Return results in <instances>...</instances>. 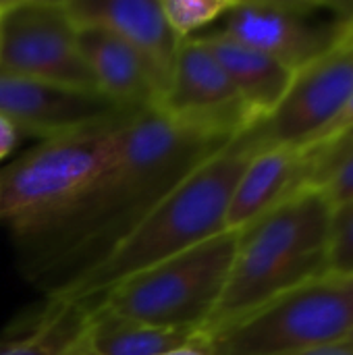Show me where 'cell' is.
I'll list each match as a JSON object with an SVG mask.
<instances>
[{
  "mask_svg": "<svg viewBox=\"0 0 353 355\" xmlns=\"http://www.w3.org/2000/svg\"><path fill=\"white\" fill-rule=\"evenodd\" d=\"M237 241L239 231H223L123 279L92 304L150 327L202 335L223 297Z\"/></svg>",
  "mask_w": 353,
  "mask_h": 355,
  "instance_id": "5",
  "label": "cell"
},
{
  "mask_svg": "<svg viewBox=\"0 0 353 355\" xmlns=\"http://www.w3.org/2000/svg\"><path fill=\"white\" fill-rule=\"evenodd\" d=\"M123 112L141 110L121 108L96 92L62 87L0 71V114L19 133L50 139Z\"/></svg>",
  "mask_w": 353,
  "mask_h": 355,
  "instance_id": "12",
  "label": "cell"
},
{
  "mask_svg": "<svg viewBox=\"0 0 353 355\" xmlns=\"http://www.w3.org/2000/svg\"><path fill=\"white\" fill-rule=\"evenodd\" d=\"M162 355H212V354L204 347L202 337H200V341H198V343H193V345H187V347H181V349H175V352H169V354H162Z\"/></svg>",
  "mask_w": 353,
  "mask_h": 355,
  "instance_id": "23",
  "label": "cell"
},
{
  "mask_svg": "<svg viewBox=\"0 0 353 355\" xmlns=\"http://www.w3.org/2000/svg\"><path fill=\"white\" fill-rule=\"evenodd\" d=\"M135 114L123 112L42 139L0 175V223L15 241L52 223L94 185L112 162L123 129Z\"/></svg>",
  "mask_w": 353,
  "mask_h": 355,
  "instance_id": "4",
  "label": "cell"
},
{
  "mask_svg": "<svg viewBox=\"0 0 353 355\" xmlns=\"http://www.w3.org/2000/svg\"><path fill=\"white\" fill-rule=\"evenodd\" d=\"M350 129H353V94L350 96V100L345 102L343 110L337 114V119L329 125V129L322 133V137L316 141V144H322V141H331V139H337L339 135L347 133Z\"/></svg>",
  "mask_w": 353,
  "mask_h": 355,
  "instance_id": "20",
  "label": "cell"
},
{
  "mask_svg": "<svg viewBox=\"0 0 353 355\" xmlns=\"http://www.w3.org/2000/svg\"><path fill=\"white\" fill-rule=\"evenodd\" d=\"M298 355H353V345L347 341H339V343H331V345H322L310 352Z\"/></svg>",
  "mask_w": 353,
  "mask_h": 355,
  "instance_id": "22",
  "label": "cell"
},
{
  "mask_svg": "<svg viewBox=\"0 0 353 355\" xmlns=\"http://www.w3.org/2000/svg\"><path fill=\"white\" fill-rule=\"evenodd\" d=\"M322 144H331V146H335V148H343V150L353 148V129H350V131H347V133H343V135H339L337 139L322 141Z\"/></svg>",
  "mask_w": 353,
  "mask_h": 355,
  "instance_id": "24",
  "label": "cell"
},
{
  "mask_svg": "<svg viewBox=\"0 0 353 355\" xmlns=\"http://www.w3.org/2000/svg\"><path fill=\"white\" fill-rule=\"evenodd\" d=\"M79 48L98 94L127 110H158L160 98L144 62L121 40L96 27H79Z\"/></svg>",
  "mask_w": 353,
  "mask_h": 355,
  "instance_id": "14",
  "label": "cell"
},
{
  "mask_svg": "<svg viewBox=\"0 0 353 355\" xmlns=\"http://www.w3.org/2000/svg\"><path fill=\"white\" fill-rule=\"evenodd\" d=\"M353 331V277L325 275L202 337L212 355H298Z\"/></svg>",
  "mask_w": 353,
  "mask_h": 355,
  "instance_id": "6",
  "label": "cell"
},
{
  "mask_svg": "<svg viewBox=\"0 0 353 355\" xmlns=\"http://www.w3.org/2000/svg\"><path fill=\"white\" fill-rule=\"evenodd\" d=\"M302 189H308L306 150L289 146L262 148L239 177L229 202L225 229H246Z\"/></svg>",
  "mask_w": 353,
  "mask_h": 355,
  "instance_id": "13",
  "label": "cell"
},
{
  "mask_svg": "<svg viewBox=\"0 0 353 355\" xmlns=\"http://www.w3.org/2000/svg\"><path fill=\"white\" fill-rule=\"evenodd\" d=\"M158 110L183 127L221 139H233L260 123L223 67L196 35L181 42L175 71Z\"/></svg>",
  "mask_w": 353,
  "mask_h": 355,
  "instance_id": "10",
  "label": "cell"
},
{
  "mask_svg": "<svg viewBox=\"0 0 353 355\" xmlns=\"http://www.w3.org/2000/svg\"><path fill=\"white\" fill-rule=\"evenodd\" d=\"M85 318L87 310L79 302L46 300L0 337V355H67L79 339Z\"/></svg>",
  "mask_w": 353,
  "mask_h": 355,
  "instance_id": "17",
  "label": "cell"
},
{
  "mask_svg": "<svg viewBox=\"0 0 353 355\" xmlns=\"http://www.w3.org/2000/svg\"><path fill=\"white\" fill-rule=\"evenodd\" d=\"M229 141L160 110L137 112L94 185L52 223L15 241L21 272L46 297L56 293L104 260L183 177Z\"/></svg>",
  "mask_w": 353,
  "mask_h": 355,
  "instance_id": "1",
  "label": "cell"
},
{
  "mask_svg": "<svg viewBox=\"0 0 353 355\" xmlns=\"http://www.w3.org/2000/svg\"><path fill=\"white\" fill-rule=\"evenodd\" d=\"M160 4L173 31L185 40L193 37V31L223 19L235 0H160Z\"/></svg>",
  "mask_w": 353,
  "mask_h": 355,
  "instance_id": "18",
  "label": "cell"
},
{
  "mask_svg": "<svg viewBox=\"0 0 353 355\" xmlns=\"http://www.w3.org/2000/svg\"><path fill=\"white\" fill-rule=\"evenodd\" d=\"M256 48L293 73L353 40V2L235 0L214 29Z\"/></svg>",
  "mask_w": 353,
  "mask_h": 355,
  "instance_id": "7",
  "label": "cell"
},
{
  "mask_svg": "<svg viewBox=\"0 0 353 355\" xmlns=\"http://www.w3.org/2000/svg\"><path fill=\"white\" fill-rule=\"evenodd\" d=\"M331 214L320 189L308 187L241 229L223 297L202 335L325 277Z\"/></svg>",
  "mask_w": 353,
  "mask_h": 355,
  "instance_id": "3",
  "label": "cell"
},
{
  "mask_svg": "<svg viewBox=\"0 0 353 355\" xmlns=\"http://www.w3.org/2000/svg\"><path fill=\"white\" fill-rule=\"evenodd\" d=\"M85 306V304H83ZM83 327L85 355H162L200 341V333L150 327L112 310L89 304Z\"/></svg>",
  "mask_w": 353,
  "mask_h": 355,
  "instance_id": "16",
  "label": "cell"
},
{
  "mask_svg": "<svg viewBox=\"0 0 353 355\" xmlns=\"http://www.w3.org/2000/svg\"><path fill=\"white\" fill-rule=\"evenodd\" d=\"M352 94L353 40H350L293 73L283 100L256 125L262 146H314Z\"/></svg>",
  "mask_w": 353,
  "mask_h": 355,
  "instance_id": "9",
  "label": "cell"
},
{
  "mask_svg": "<svg viewBox=\"0 0 353 355\" xmlns=\"http://www.w3.org/2000/svg\"><path fill=\"white\" fill-rule=\"evenodd\" d=\"M4 4H6V0H0V10L4 8Z\"/></svg>",
  "mask_w": 353,
  "mask_h": 355,
  "instance_id": "26",
  "label": "cell"
},
{
  "mask_svg": "<svg viewBox=\"0 0 353 355\" xmlns=\"http://www.w3.org/2000/svg\"><path fill=\"white\" fill-rule=\"evenodd\" d=\"M77 27H96L131 48L144 62L158 98L169 89L181 37L169 25L160 0H64ZM160 106V104H158Z\"/></svg>",
  "mask_w": 353,
  "mask_h": 355,
  "instance_id": "11",
  "label": "cell"
},
{
  "mask_svg": "<svg viewBox=\"0 0 353 355\" xmlns=\"http://www.w3.org/2000/svg\"><path fill=\"white\" fill-rule=\"evenodd\" d=\"M256 125L198 164L104 260L46 300L92 304L123 279L227 231L225 218L239 177L264 148Z\"/></svg>",
  "mask_w": 353,
  "mask_h": 355,
  "instance_id": "2",
  "label": "cell"
},
{
  "mask_svg": "<svg viewBox=\"0 0 353 355\" xmlns=\"http://www.w3.org/2000/svg\"><path fill=\"white\" fill-rule=\"evenodd\" d=\"M196 37L210 50V54L223 67L250 112L258 121L266 119L283 100L293 79V71L275 60L273 56L241 42H235L218 31H210Z\"/></svg>",
  "mask_w": 353,
  "mask_h": 355,
  "instance_id": "15",
  "label": "cell"
},
{
  "mask_svg": "<svg viewBox=\"0 0 353 355\" xmlns=\"http://www.w3.org/2000/svg\"><path fill=\"white\" fill-rule=\"evenodd\" d=\"M0 71L98 94L64 0H6L0 10Z\"/></svg>",
  "mask_w": 353,
  "mask_h": 355,
  "instance_id": "8",
  "label": "cell"
},
{
  "mask_svg": "<svg viewBox=\"0 0 353 355\" xmlns=\"http://www.w3.org/2000/svg\"><path fill=\"white\" fill-rule=\"evenodd\" d=\"M345 341H347V343H352V345H353V331H352V335H350V337H347Z\"/></svg>",
  "mask_w": 353,
  "mask_h": 355,
  "instance_id": "25",
  "label": "cell"
},
{
  "mask_svg": "<svg viewBox=\"0 0 353 355\" xmlns=\"http://www.w3.org/2000/svg\"><path fill=\"white\" fill-rule=\"evenodd\" d=\"M327 275L353 277V202L335 208L331 214Z\"/></svg>",
  "mask_w": 353,
  "mask_h": 355,
  "instance_id": "19",
  "label": "cell"
},
{
  "mask_svg": "<svg viewBox=\"0 0 353 355\" xmlns=\"http://www.w3.org/2000/svg\"><path fill=\"white\" fill-rule=\"evenodd\" d=\"M19 135H21L19 129L6 116L0 114V160L6 158L12 152V148L19 141Z\"/></svg>",
  "mask_w": 353,
  "mask_h": 355,
  "instance_id": "21",
  "label": "cell"
}]
</instances>
